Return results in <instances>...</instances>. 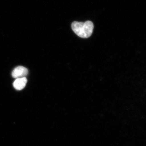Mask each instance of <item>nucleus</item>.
Segmentation results:
<instances>
[{
  "mask_svg": "<svg viewBox=\"0 0 146 146\" xmlns=\"http://www.w3.org/2000/svg\"><path fill=\"white\" fill-rule=\"evenodd\" d=\"M27 82V80L25 78L16 79L13 83V86L17 90H21L25 88Z\"/></svg>",
  "mask_w": 146,
  "mask_h": 146,
  "instance_id": "obj_3",
  "label": "nucleus"
},
{
  "mask_svg": "<svg viewBox=\"0 0 146 146\" xmlns=\"http://www.w3.org/2000/svg\"><path fill=\"white\" fill-rule=\"evenodd\" d=\"M28 74L27 68L23 66H18L14 69L12 72V76L13 78H25Z\"/></svg>",
  "mask_w": 146,
  "mask_h": 146,
  "instance_id": "obj_2",
  "label": "nucleus"
},
{
  "mask_svg": "<svg viewBox=\"0 0 146 146\" xmlns=\"http://www.w3.org/2000/svg\"><path fill=\"white\" fill-rule=\"evenodd\" d=\"M73 31L78 36L83 38H87L91 36L94 28V24L90 21L82 22H73L72 25Z\"/></svg>",
  "mask_w": 146,
  "mask_h": 146,
  "instance_id": "obj_1",
  "label": "nucleus"
}]
</instances>
